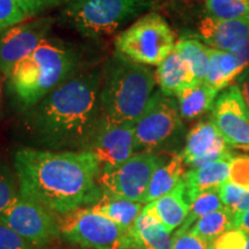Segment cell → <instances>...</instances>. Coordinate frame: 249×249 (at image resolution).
<instances>
[{
	"instance_id": "cell-1",
	"label": "cell",
	"mask_w": 249,
	"mask_h": 249,
	"mask_svg": "<svg viewBox=\"0 0 249 249\" xmlns=\"http://www.w3.org/2000/svg\"><path fill=\"white\" fill-rule=\"evenodd\" d=\"M14 167L18 195L57 216L93 205L103 194L101 166L87 150L24 147L15 151Z\"/></svg>"
},
{
	"instance_id": "cell-2",
	"label": "cell",
	"mask_w": 249,
	"mask_h": 249,
	"mask_svg": "<svg viewBox=\"0 0 249 249\" xmlns=\"http://www.w3.org/2000/svg\"><path fill=\"white\" fill-rule=\"evenodd\" d=\"M103 73L87 71L45 96L24 114L28 135L46 150H87L103 121Z\"/></svg>"
},
{
	"instance_id": "cell-3",
	"label": "cell",
	"mask_w": 249,
	"mask_h": 249,
	"mask_svg": "<svg viewBox=\"0 0 249 249\" xmlns=\"http://www.w3.org/2000/svg\"><path fill=\"white\" fill-rule=\"evenodd\" d=\"M155 83L156 76L147 66L117 52L103 73V120L113 124L138 123L152 97Z\"/></svg>"
},
{
	"instance_id": "cell-4",
	"label": "cell",
	"mask_w": 249,
	"mask_h": 249,
	"mask_svg": "<svg viewBox=\"0 0 249 249\" xmlns=\"http://www.w3.org/2000/svg\"><path fill=\"white\" fill-rule=\"evenodd\" d=\"M75 66V55L70 49L45 38L12 68L6 76L8 88L24 108H29L70 80Z\"/></svg>"
},
{
	"instance_id": "cell-5",
	"label": "cell",
	"mask_w": 249,
	"mask_h": 249,
	"mask_svg": "<svg viewBox=\"0 0 249 249\" xmlns=\"http://www.w3.org/2000/svg\"><path fill=\"white\" fill-rule=\"evenodd\" d=\"M150 4L151 0H67L62 14L83 36L101 37L117 31Z\"/></svg>"
},
{
	"instance_id": "cell-6",
	"label": "cell",
	"mask_w": 249,
	"mask_h": 249,
	"mask_svg": "<svg viewBox=\"0 0 249 249\" xmlns=\"http://www.w3.org/2000/svg\"><path fill=\"white\" fill-rule=\"evenodd\" d=\"M60 235L71 244L89 249L135 247L129 230L124 229L91 207L80 208L59 217Z\"/></svg>"
},
{
	"instance_id": "cell-7",
	"label": "cell",
	"mask_w": 249,
	"mask_h": 249,
	"mask_svg": "<svg viewBox=\"0 0 249 249\" xmlns=\"http://www.w3.org/2000/svg\"><path fill=\"white\" fill-rule=\"evenodd\" d=\"M116 48L138 64L160 66L174 51V34L164 18L149 13L119 34Z\"/></svg>"
},
{
	"instance_id": "cell-8",
	"label": "cell",
	"mask_w": 249,
	"mask_h": 249,
	"mask_svg": "<svg viewBox=\"0 0 249 249\" xmlns=\"http://www.w3.org/2000/svg\"><path fill=\"white\" fill-rule=\"evenodd\" d=\"M179 107L170 96L157 91L134 126L136 151L154 152L163 148L181 130Z\"/></svg>"
},
{
	"instance_id": "cell-9",
	"label": "cell",
	"mask_w": 249,
	"mask_h": 249,
	"mask_svg": "<svg viewBox=\"0 0 249 249\" xmlns=\"http://www.w3.org/2000/svg\"><path fill=\"white\" fill-rule=\"evenodd\" d=\"M163 161L154 152H138L119 166L101 170L98 185L103 193L144 203L152 174Z\"/></svg>"
},
{
	"instance_id": "cell-10",
	"label": "cell",
	"mask_w": 249,
	"mask_h": 249,
	"mask_svg": "<svg viewBox=\"0 0 249 249\" xmlns=\"http://www.w3.org/2000/svg\"><path fill=\"white\" fill-rule=\"evenodd\" d=\"M0 222L36 248L48 245L60 235L57 214L20 195L0 214Z\"/></svg>"
},
{
	"instance_id": "cell-11",
	"label": "cell",
	"mask_w": 249,
	"mask_h": 249,
	"mask_svg": "<svg viewBox=\"0 0 249 249\" xmlns=\"http://www.w3.org/2000/svg\"><path fill=\"white\" fill-rule=\"evenodd\" d=\"M213 120L227 144L249 150V111L238 86H230L216 99Z\"/></svg>"
},
{
	"instance_id": "cell-12",
	"label": "cell",
	"mask_w": 249,
	"mask_h": 249,
	"mask_svg": "<svg viewBox=\"0 0 249 249\" xmlns=\"http://www.w3.org/2000/svg\"><path fill=\"white\" fill-rule=\"evenodd\" d=\"M135 124L107 123L103 120L87 151L91 152L101 170L113 169L136 152Z\"/></svg>"
},
{
	"instance_id": "cell-13",
	"label": "cell",
	"mask_w": 249,
	"mask_h": 249,
	"mask_svg": "<svg viewBox=\"0 0 249 249\" xmlns=\"http://www.w3.org/2000/svg\"><path fill=\"white\" fill-rule=\"evenodd\" d=\"M52 23V18H39L9 28L0 35V71L5 76L18 61L27 58L42 44Z\"/></svg>"
},
{
	"instance_id": "cell-14",
	"label": "cell",
	"mask_w": 249,
	"mask_h": 249,
	"mask_svg": "<svg viewBox=\"0 0 249 249\" xmlns=\"http://www.w3.org/2000/svg\"><path fill=\"white\" fill-rule=\"evenodd\" d=\"M183 163L192 169L205 166L222 160H231L229 144L213 120L201 121L191 129L182 151Z\"/></svg>"
},
{
	"instance_id": "cell-15",
	"label": "cell",
	"mask_w": 249,
	"mask_h": 249,
	"mask_svg": "<svg viewBox=\"0 0 249 249\" xmlns=\"http://www.w3.org/2000/svg\"><path fill=\"white\" fill-rule=\"evenodd\" d=\"M202 39L220 51L231 52L249 38V20H218L205 17L198 24Z\"/></svg>"
},
{
	"instance_id": "cell-16",
	"label": "cell",
	"mask_w": 249,
	"mask_h": 249,
	"mask_svg": "<svg viewBox=\"0 0 249 249\" xmlns=\"http://www.w3.org/2000/svg\"><path fill=\"white\" fill-rule=\"evenodd\" d=\"M129 232L135 247L142 249H172L171 233L161 224L152 202L144 205Z\"/></svg>"
},
{
	"instance_id": "cell-17",
	"label": "cell",
	"mask_w": 249,
	"mask_h": 249,
	"mask_svg": "<svg viewBox=\"0 0 249 249\" xmlns=\"http://www.w3.org/2000/svg\"><path fill=\"white\" fill-rule=\"evenodd\" d=\"M155 76L160 91L170 97L177 96L183 88L197 82L189 65L176 50L158 66Z\"/></svg>"
},
{
	"instance_id": "cell-18",
	"label": "cell",
	"mask_w": 249,
	"mask_h": 249,
	"mask_svg": "<svg viewBox=\"0 0 249 249\" xmlns=\"http://www.w3.org/2000/svg\"><path fill=\"white\" fill-rule=\"evenodd\" d=\"M231 160H218L205 166L187 171L183 176V182L186 186L187 197L191 203L201 193L219 188L229 180Z\"/></svg>"
},
{
	"instance_id": "cell-19",
	"label": "cell",
	"mask_w": 249,
	"mask_h": 249,
	"mask_svg": "<svg viewBox=\"0 0 249 249\" xmlns=\"http://www.w3.org/2000/svg\"><path fill=\"white\" fill-rule=\"evenodd\" d=\"M152 203L161 224L170 233H172L177 227L181 226L191 209V202L187 197L183 179L176 188Z\"/></svg>"
},
{
	"instance_id": "cell-20",
	"label": "cell",
	"mask_w": 249,
	"mask_h": 249,
	"mask_svg": "<svg viewBox=\"0 0 249 249\" xmlns=\"http://www.w3.org/2000/svg\"><path fill=\"white\" fill-rule=\"evenodd\" d=\"M90 207L93 211L107 217L124 229L130 230L144 205L141 202L103 193L99 200Z\"/></svg>"
},
{
	"instance_id": "cell-21",
	"label": "cell",
	"mask_w": 249,
	"mask_h": 249,
	"mask_svg": "<svg viewBox=\"0 0 249 249\" xmlns=\"http://www.w3.org/2000/svg\"><path fill=\"white\" fill-rule=\"evenodd\" d=\"M217 93L218 91L204 81L183 88L177 95L180 116L187 120L203 116L208 111L213 110Z\"/></svg>"
},
{
	"instance_id": "cell-22",
	"label": "cell",
	"mask_w": 249,
	"mask_h": 249,
	"mask_svg": "<svg viewBox=\"0 0 249 249\" xmlns=\"http://www.w3.org/2000/svg\"><path fill=\"white\" fill-rule=\"evenodd\" d=\"M185 173V163L181 155H174L167 163L161 164L152 174L144 203H151L170 193L179 185Z\"/></svg>"
},
{
	"instance_id": "cell-23",
	"label": "cell",
	"mask_w": 249,
	"mask_h": 249,
	"mask_svg": "<svg viewBox=\"0 0 249 249\" xmlns=\"http://www.w3.org/2000/svg\"><path fill=\"white\" fill-rule=\"evenodd\" d=\"M244 70L231 52L211 49L210 67L204 80L207 85L216 91H220L229 88L233 81L238 79Z\"/></svg>"
},
{
	"instance_id": "cell-24",
	"label": "cell",
	"mask_w": 249,
	"mask_h": 249,
	"mask_svg": "<svg viewBox=\"0 0 249 249\" xmlns=\"http://www.w3.org/2000/svg\"><path fill=\"white\" fill-rule=\"evenodd\" d=\"M181 58L189 65L197 82H203L210 67L211 49L197 39H180L174 48Z\"/></svg>"
},
{
	"instance_id": "cell-25",
	"label": "cell",
	"mask_w": 249,
	"mask_h": 249,
	"mask_svg": "<svg viewBox=\"0 0 249 249\" xmlns=\"http://www.w3.org/2000/svg\"><path fill=\"white\" fill-rule=\"evenodd\" d=\"M234 229V214L226 208L213 211L200 219L189 229V232L210 244L224 233Z\"/></svg>"
},
{
	"instance_id": "cell-26",
	"label": "cell",
	"mask_w": 249,
	"mask_h": 249,
	"mask_svg": "<svg viewBox=\"0 0 249 249\" xmlns=\"http://www.w3.org/2000/svg\"><path fill=\"white\" fill-rule=\"evenodd\" d=\"M223 203L219 196V188H213L201 193L191 203L188 216L179 227V231H189V229L202 217L213 211L223 209Z\"/></svg>"
},
{
	"instance_id": "cell-27",
	"label": "cell",
	"mask_w": 249,
	"mask_h": 249,
	"mask_svg": "<svg viewBox=\"0 0 249 249\" xmlns=\"http://www.w3.org/2000/svg\"><path fill=\"white\" fill-rule=\"evenodd\" d=\"M205 8L209 17L218 20H249L247 0H207Z\"/></svg>"
},
{
	"instance_id": "cell-28",
	"label": "cell",
	"mask_w": 249,
	"mask_h": 249,
	"mask_svg": "<svg viewBox=\"0 0 249 249\" xmlns=\"http://www.w3.org/2000/svg\"><path fill=\"white\" fill-rule=\"evenodd\" d=\"M219 196L223 207L236 216L249 209V191L226 181L219 187Z\"/></svg>"
},
{
	"instance_id": "cell-29",
	"label": "cell",
	"mask_w": 249,
	"mask_h": 249,
	"mask_svg": "<svg viewBox=\"0 0 249 249\" xmlns=\"http://www.w3.org/2000/svg\"><path fill=\"white\" fill-rule=\"evenodd\" d=\"M27 18L18 0H0V33L18 26Z\"/></svg>"
},
{
	"instance_id": "cell-30",
	"label": "cell",
	"mask_w": 249,
	"mask_h": 249,
	"mask_svg": "<svg viewBox=\"0 0 249 249\" xmlns=\"http://www.w3.org/2000/svg\"><path fill=\"white\" fill-rule=\"evenodd\" d=\"M18 196L13 173L6 165L0 163V214L13 203Z\"/></svg>"
},
{
	"instance_id": "cell-31",
	"label": "cell",
	"mask_w": 249,
	"mask_h": 249,
	"mask_svg": "<svg viewBox=\"0 0 249 249\" xmlns=\"http://www.w3.org/2000/svg\"><path fill=\"white\" fill-rule=\"evenodd\" d=\"M229 181L249 191V156L232 158L230 163Z\"/></svg>"
},
{
	"instance_id": "cell-32",
	"label": "cell",
	"mask_w": 249,
	"mask_h": 249,
	"mask_svg": "<svg viewBox=\"0 0 249 249\" xmlns=\"http://www.w3.org/2000/svg\"><path fill=\"white\" fill-rule=\"evenodd\" d=\"M172 249H213V244L189 231L177 230L172 236Z\"/></svg>"
},
{
	"instance_id": "cell-33",
	"label": "cell",
	"mask_w": 249,
	"mask_h": 249,
	"mask_svg": "<svg viewBox=\"0 0 249 249\" xmlns=\"http://www.w3.org/2000/svg\"><path fill=\"white\" fill-rule=\"evenodd\" d=\"M247 234L240 230H230L217 238L213 244V249H246Z\"/></svg>"
},
{
	"instance_id": "cell-34",
	"label": "cell",
	"mask_w": 249,
	"mask_h": 249,
	"mask_svg": "<svg viewBox=\"0 0 249 249\" xmlns=\"http://www.w3.org/2000/svg\"><path fill=\"white\" fill-rule=\"evenodd\" d=\"M11 227L0 222V249H35Z\"/></svg>"
},
{
	"instance_id": "cell-35",
	"label": "cell",
	"mask_w": 249,
	"mask_h": 249,
	"mask_svg": "<svg viewBox=\"0 0 249 249\" xmlns=\"http://www.w3.org/2000/svg\"><path fill=\"white\" fill-rule=\"evenodd\" d=\"M18 1L27 17L30 18L54 6L65 4L67 0H18Z\"/></svg>"
},
{
	"instance_id": "cell-36",
	"label": "cell",
	"mask_w": 249,
	"mask_h": 249,
	"mask_svg": "<svg viewBox=\"0 0 249 249\" xmlns=\"http://www.w3.org/2000/svg\"><path fill=\"white\" fill-rule=\"evenodd\" d=\"M231 53L236 58V60H238L239 65H240V67L244 70V71L246 70H248L249 68V38L247 40H245V42L239 45L238 48L232 50Z\"/></svg>"
},
{
	"instance_id": "cell-37",
	"label": "cell",
	"mask_w": 249,
	"mask_h": 249,
	"mask_svg": "<svg viewBox=\"0 0 249 249\" xmlns=\"http://www.w3.org/2000/svg\"><path fill=\"white\" fill-rule=\"evenodd\" d=\"M236 86L239 87V90H240L246 107H247L249 111V68L236 79Z\"/></svg>"
},
{
	"instance_id": "cell-38",
	"label": "cell",
	"mask_w": 249,
	"mask_h": 249,
	"mask_svg": "<svg viewBox=\"0 0 249 249\" xmlns=\"http://www.w3.org/2000/svg\"><path fill=\"white\" fill-rule=\"evenodd\" d=\"M234 229L240 230L249 235V209L245 213L234 216Z\"/></svg>"
},
{
	"instance_id": "cell-39",
	"label": "cell",
	"mask_w": 249,
	"mask_h": 249,
	"mask_svg": "<svg viewBox=\"0 0 249 249\" xmlns=\"http://www.w3.org/2000/svg\"><path fill=\"white\" fill-rule=\"evenodd\" d=\"M1 71H0V104H1V98H2V79H1ZM4 75V74H2Z\"/></svg>"
},
{
	"instance_id": "cell-40",
	"label": "cell",
	"mask_w": 249,
	"mask_h": 249,
	"mask_svg": "<svg viewBox=\"0 0 249 249\" xmlns=\"http://www.w3.org/2000/svg\"><path fill=\"white\" fill-rule=\"evenodd\" d=\"M246 249H249V235H247V244H246Z\"/></svg>"
},
{
	"instance_id": "cell-41",
	"label": "cell",
	"mask_w": 249,
	"mask_h": 249,
	"mask_svg": "<svg viewBox=\"0 0 249 249\" xmlns=\"http://www.w3.org/2000/svg\"><path fill=\"white\" fill-rule=\"evenodd\" d=\"M127 249H142V248H139V247H132V248H127Z\"/></svg>"
},
{
	"instance_id": "cell-42",
	"label": "cell",
	"mask_w": 249,
	"mask_h": 249,
	"mask_svg": "<svg viewBox=\"0 0 249 249\" xmlns=\"http://www.w3.org/2000/svg\"><path fill=\"white\" fill-rule=\"evenodd\" d=\"M247 1H249V0H247Z\"/></svg>"
}]
</instances>
